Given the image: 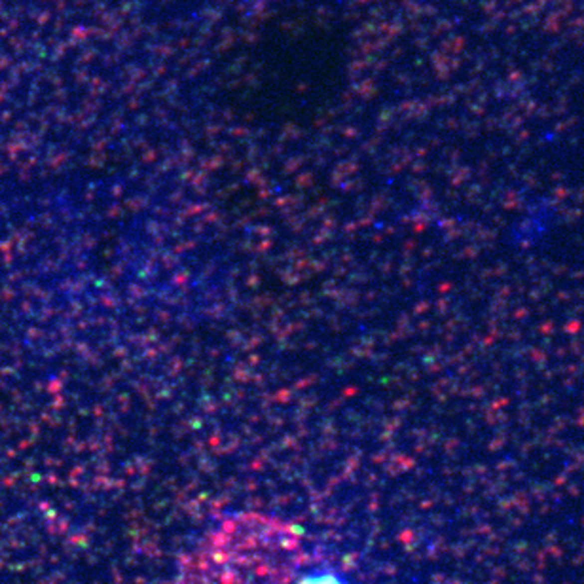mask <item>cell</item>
Instances as JSON below:
<instances>
[{"label":"cell","mask_w":584,"mask_h":584,"mask_svg":"<svg viewBox=\"0 0 584 584\" xmlns=\"http://www.w3.org/2000/svg\"><path fill=\"white\" fill-rule=\"evenodd\" d=\"M306 550L290 522L262 512H235L179 558L167 584H290Z\"/></svg>","instance_id":"cell-1"},{"label":"cell","mask_w":584,"mask_h":584,"mask_svg":"<svg viewBox=\"0 0 584 584\" xmlns=\"http://www.w3.org/2000/svg\"><path fill=\"white\" fill-rule=\"evenodd\" d=\"M300 584H342L340 579H336L334 575H311L302 579Z\"/></svg>","instance_id":"cell-2"}]
</instances>
